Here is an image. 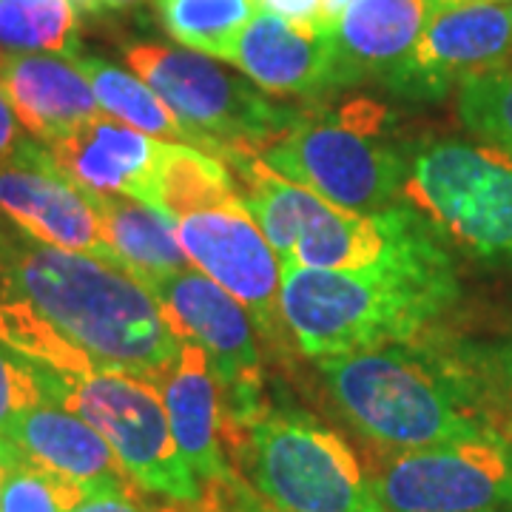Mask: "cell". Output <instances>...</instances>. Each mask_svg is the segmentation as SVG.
<instances>
[{"mask_svg": "<svg viewBox=\"0 0 512 512\" xmlns=\"http://www.w3.org/2000/svg\"><path fill=\"white\" fill-rule=\"evenodd\" d=\"M0 282L3 296L32 308L97 370L160 384L180 356L183 336L157 296L103 259L0 228Z\"/></svg>", "mask_w": 512, "mask_h": 512, "instance_id": "1", "label": "cell"}, {"mask_svg": "<svg viewBox=\"0 0 512 512\" xmlns=\"http://www.w3.org/2000/svg\"><path fill=\"white\" fill-rule=\"evenodd\" d=\"M458 274L439 231L359 271L282 268V316L311 359L416 342L456 305Z\"/></svg>", "mask_w": 512, "mask_h": 512, "instance_id": "2", "label": "cell"}, {"mask_svg": "<svg viewBox=\"0 0 512 512\" xmlns=\"http://www.w3.org/2000/svg\"><path fill=\"white\" fill-rule=\"evenodd\" d=\"M316 362L339 413L382 453L501 433L484 419L456 367L419 342H396Z\"/></svg>", "mask_w": 512, "mask_h": 512, "instance_id": "3", "label": "cell"}, {"mask_svg": "<svg viewBox=\"0 0 512 512\" xmlns=\"http://www.w3.org/2000/svg\"><path fill=\"white\" fill-rule=\"evenodd\" d=\"M254 493L282 512H384L370 476L336 430L296 407L265 410L225 439Z\"/></svg>", "mask_w": 512, "mask_h": 512, "instance_id": "4", "label": "cell"}, {"mask_svg": "<svg viewBox=\"0 0 512 512\" xmlns=\"http://www.w3.org/2000/svg\"><path fill=\"white\" fill-rule=\"evenodd\" d=\"M384 120L387 111L373 100H353L339 111L299 114L256 157L336 208L359 214L379 211L393 205L407 177V154L384 140Z\"/></svg>", "mask_w": 512, "mask_h": 512, "instance_id": "5", "label": "cell"}, {"mask_svg": "<svg viewBox=\"0 0 512 512\" xmlns=\"http://www.w3.org/2000/svg\"><path fill=\"white\" fill-rule=\"evenodd\" d=\"M35 373L46 399L77 413L109 441L137 490L174 504L200 501V481L174 441L160 384L126 370L63 373L35 365Z\"/></svg>", "mask_w": 512, "mask_h": 512, "instance_id": "6", "label": "cell"}, {"mask_svg": "<svg viewBox=\"0 0 512 512\" xmlns=\"http://www.w3.org/2000/svg\"><path fill=\"white\" fill-rule=\"evenodd\" d=\"M126 63L188 128L200 151L222 157L228 148L259 151L299 120L202 52L163 43H131Z\"/></svg>", "mask_w": 512, "mask_h": 512, "instance_id": "7", "label": "cell"}, {"mask_svg": "<svg viewBox=\"0 0 512 512\" xmlns=\"http://www.w3.org/2000/svg\"><path fill=\"white\" fill-rule=\"evenodd\" d=\"M402 194L439 234L478 256H512V157L461 140L407 160Z\"/></svg>", "mask_w": 512, "mask_h": 512, "instance_id": "8", "label": "cell"}, {"mask_svg": "<svg viewBox=\"0 0 512 512\" xmlns=\"http://www.w3.org/2000/svg\"><path fill=\"white\" fill-rule=\"evenodd\" d=\"M367 476L384 512L512 510V458L501 433L384 453Z\"/></svg>", "mask_w": 512, "mask_h": 512, "instance_id": "9", "label": "cell"}, {"mask_svg": "<svg viewBox=\"0 0 512 512\" xmlns=\"http://www.w3.org/2000/svg\"><path fill=\"white\" fill-rule=\"evenodd\" d=\"M143 285L157 296L174 330L205 350L214 379L220 384L225 439L239 433L265 410L262 359L248 311L214 279L191 268L151 276Z\"/></svg>", "mask_w": 512, "mask_h": 512, "instance_id": "10", "label": "cell"}, {"mask_svg": "<svg viewBox=\"0 0 512 512\" xmlns=\"http://www.w3.org/2000/svg\"><path fill=\"white\" fill-rule=\"evenodd\" d=\"M177 239L188 262L251 313L262 339L285 348V336L291 330L279 302L282 268L242 200L177 220Z\"/></svg>", "mask_w": 512, "mask_h": 512, "instance_id": "11", "label": "cell"}, {"mask_svg": "<svg viewBox=\"0 0 512 512\" xmlns=\"http://www.w3.org/2000/svg\"><path fill=\"white\" fill-rule=\"evenodd\" d=\"M0 214L26 237L117 268L89 194L57 165L49 146L23 140L0 157Z\"/></svg>", "mask_w": 512, "mask_h": 512, "instance_id": "12", "label": "cell"}, {"mask_svg": "<svg viewBox=\"0 0 512 512\" xmlns=\"http://www.w3.org/2000/svg\"><path fill=\"white\" fill-rule=\"evenodd\" d=\"M512 66V15L501 3H436L413 57L390 89L439 97L478 74Z\"/></svg>", "mask_w": 512, "mask_h": 512, "instance_id": "13", "label": "cell"}, {"mask_svg": "<svg viewBox=\"0 0 512 512\" xmlns=\"http://www.w3.org/2000/svg\"><path fill=\"white\" fill-rule=\"evenodd\" d=\"M259 89L271 94L319 97L339 89L330 26H299L259 9L225 57Z\"/></svg>", "mask_w": 512, "mask_h": 512, "instance_id": "14", "label": "cell"}, {"mask_svg": "<svg viewBox=\"0 0 512 512\" xmlns=\"http://www.w3.org/2000/svg\"><path fill=\"white\" fill-rule=\"evenodd\" d=\"M436 0H353L330 23L339 89L359 80L393 86L419 43Z\"/></svg>", "mask_w": 512, "mask_h": 512, "instance_id": "15", "label": "cell"}, {"mask_svg": "<svg viewBox=\"0 0 512 512\" xmlns=\"http://www.w3.org/2000/svg\"><path fill=\"white\" fill-rule=\"evenodd\" d=\"M430 231L436 228L413 205H387L359 214L328 202L299 237L288 268L359 271L399 254Z\"/></svg>", "mask_w": 512, "mask_h": 512, "instance_id": "16", "label": "cell"}, {"mask_svg": "<svg viewBox=\"0 0 512 512\" xmlns=\"http://www.w3.org/2000/svg\"><path fill=\"white\" fill-rule=\"evenodd\" d=\"M0 86L20 126L43 146L100 114L89 80L66 55H0Z\"/></svg>", "mask_w": 512, "mask_h": 512, "instance_id": "17", "label": "cell"}, {"mask_svg": "<svg viewBox=\"0 0 512 512\" xmlns=\"http://www.w3.org/2000/svg\"><path fill=\"white\" fill-rule=\"evenodd\" d=\"M160 390L171 433L191 473L200 484H225L234 476L228 456L222 453L225 407L208 356L197 342L183 339L180 356L168 367Z\"/></svg>", "mask_w": 512, "mask_h": 512, "instance_id": "18", "label": "cell"}, {"mask_svg": "<svg viewBox=\"0 0 512 512\" xmlns=\"http://www.w3.org/2000/svg\"><path fill=\"white\" fill-rule=\"evenodd\" d=\"M3 436L43 470L83 487L86 495L131 484L109 441L89 421L52 399H43L35 407L23 410L3 430Z\"/></svg>", "mask_w": 512, "mask_h": 512, "instance_id": "19", "label": "cell"}, {"mask_svg": "<svg viewBox=\"0 0 512 512\" xmlns=\"http://www.w3.org/2000/svg\"><path fill=\"white\" fill-rule=\"evenodd\" d=\"M160 143L163 140H154L100 111L94 120L52 143L49 151L83 191L140 200Z\"/></svg>", "mask_w": 512, "mask_h": 512, "instance_id": "20", "label": "cell"}, {"mask_svg": "<svg viewBox=\"0 0 512 512\" xmlns=\"http://www.w3.org/2000/svg\"><path fill=\"white\" fill-rule=\"evenodd\" d=\"M86 194L120 271L146 282L151 276L188 268V256L177 239V222L168 220L163 211L126 194Z\"/></svg>", "mask_w": 512, "mask_h": 512, "instance_id": "21", "label": "cell"}, {"mask_svg": "<svg viewBox=\"0 0 512 512\" xmlns=\"http://www.w3.org/2000/svg\"><path fill=\"white\" fill-rule=\"evenodd\" d=\"M140 202L177 222L194 211L239 202V188L220 157L183 143H160Z\"/></svg>", "mask_w": 512, "mask_h": 512, "instance_id": "22", "label": "cell"}, {"mask_svg": "<svg viewBox=\"0 0 512 512\" xmlns=\"http://www.w3.org/2000/svg\"><path fill=\"white\" fill-rule=\"evenodd\" d=\"M66 57L89 80L94 97H97V106H100L103 114L143 131L154 140L197 148V140L188 134V128L174 117V111L168 109L163 100L157 97V92L148 83H143L137 74L126 72V69L114 66L109 60L80 55V52H72Z\"/></svg>", "mask_w": 512, "mask_h": 512, "instance_id": "23", "label": "cell"}, {"mask_svg": "<svg viewBox=\"0 0 512 512\" xmlns=\"http://www.w3.org/2000/svg\"><path fill=\"white\" fill-rule=\"evenodd\" d=\"M165 32L180 46L208 57L231 55L245 26L262 9L259 0H157Z\"/></svg>", "mask_w": 512, "mask_h": 512, "instance_id": "24", "label": "cell"}, {"mask_svg": "<svg viewBox=\"0 0 512 512\" xmlns=\"http://www.w3.org/2000/svg\"><path fill=\"white\" fill-rule=\"evenodd\" d=\"M23 52H77L72 0H0V55Z\"/></svg>", "mask_w": 512, "mask_h": 512, "instance_id": "25", "label": "cell"}, {"mask_svg": "<svg viewBox=\"0 0 512 512\" xmlns=\"http://www.w3.org/2000/svg\"><path fill=\"white\" fill-rule=\"evenodd\" d=\"M458 117L473 134L512 157V66L461 83Z\"/></svg>", "mask_w": 512, "mask_h": 512, "instance_id": "26", "label": "cell"}, {"mask_svg": "<svg viewBox=\"0 0 512 512\" xmlns=\"http://www.w3.org/2000/svg\"><path fill=\"white\" fill-rule=\"evenodd\" d=\"M83 498V487L43 470L18 450L6 473L0 512H72Z\"/></svg>", "mask_w": 512, "mask_h": 512, "instance_id": "27", "label": "cell"}, {"mask_svg": "<svg viewBox=\"0 0 512 512\" xmlns=\"http://www.w3.org/2000/svg\"><path fill=\"white\" fill-rule=\"evenodd\" d=\"M43 399L46 396L37 382L35 365L15 350L0 345V436L23 410L35 407Z\"/></svg>", "mask_w": 512, "mask_h": 512, "instance_id": "28", "label": "cell"}, {"mask_svg": "<svg viewBox=\"0 0 512 512\" xmlns=\"http://www.w3.org/2000/svg\"><path fill=\"white\" fill-rule=\"evenodd\" d=\"M72 512H165L154 510L140 495L134 493V484H120V487H106L89 493Z\"/></svg>", "mask_w": 512, "mask_h": 512, "instance_id": "29", "label": "cell"}, {"mask_svg": "<svg viewBox=\"0 0 512 512\" xmlns=\"http://www.w3.org/2000/svg\"><path fill=\"white\" fill-rule=\"evenodd\" d=\"M262 9H271L279 18L299 23V26H325L322 6L325 0H259Z\"/></svg>", "mask_w": 512, "mask_h": 512, "instance_id": "30", "label": "cell"}, {"mask_svg": "<svg viewBox=\"0 0 512 512\" xmlns=\"http://www.w3.org/2000/svg\"><path fill=\"white\" fill-rule=\"evenodd\" d=\"M18 126L20 123L18 117H15V111H12V106H9V97H6L3 86H0V157L9 154L20 143Z\"/></svg>", "mask_w": 512, "mask_h": 512, "instance_id": "31", "label": "cell"}, {"mask_svg": "<svg viewBox=\"0 0 512 512\" xmlns=\"http://www.w3.org/2000/svg\"><path fill=\"white\" fill-rule=\"evenodd\" d=\"M225 487H228L231 495L237 498V510L234 512H282V510H276L274 504H268L265 498H259L254 490H248V487H245V481H239L237 476L228 478V481H225Z\"/></svg>", "mask_w": 512, "mask_h": 512, "instance_id": "32", "label": "cell"}, {"mask_svg": "<svg viewBox=\"0 0 512 512\" xmlns=\"http://www.w3.org/2000/svg\"><path fill=\"white\" fill-rule=\"evenodd\" d=\"M77 9L83 12H92V15H100V12H120V9H128V6H137L143 0H72Z\"/></svg>", "mask_w": 512, "mask_h": 512, "instance_id": "33", "label": "cell"}, {"mask_svg": "<svg viewBox=\"0 0 512 512\" xmlns=\"http://www.w3.org/2000/svg\"><path fill=\"white\" fill-rule=\"evenodd\" d=\"M15 453H18V447L6 439V436H0V504H3V484H6V473H9V464H12Z\"/></svg>", "mask_w": 512, "mask_h": 512, "instance_id": "34", "label": "cell"}, {"mask_svg": "<svg viewBox=\"0 0 512 512\" xmlns=\"http://www.w3.org/2000/svg\"><path fill=\"white\" fill-rule=\"evenodd\" d=\"M348 3H353V0H325V6H322V23L330 26L333 20L342 15V9H345Z\"/></svg>", "mask_w": 512, "mask_h": 512, "instance_id": "35", "label": "cell"}, {"mask_svg": "<svg viewBox=\"0 0 512 512\" xmlns=\"http://www.w3.org/2000/svg\"><path fill=\"white\" fill-rule=\"evenodd\" d=\"M504 373L510 376V382H512V345L504 350Z\"/></svg>", "mask_w": 512, "mask_h": 512, "instance_id": "36", "label": "cell"}, {"mask_svg": "<svg viewBox=\"0 0 512 512\" xmlns=\"http://www.w3.org/2000/svg\"><path fill=\"white\" fill-rule=\"evenodd\" d=\"M501 436H504V441H507V450H510V458H512V419L507 421V427L501 430Z\"/></svg>", "mask_w": 512, "mask_h": 512, "instance_id": "37", "label": "cell"}, {"mask_svg": "<svg viewBox=\"0 0 512 512\" xmlns=\"http://www.w3.org/2000/svg\"><path fill=\"white\" fill-rule=\"evenodd\" d=\"M436 3H504V0H436Z\"/></svg>", "mask_w": 512, "mask_h": 512, "instance_id": "38", "label": "cell"}, {"mask_svg": "<svg viewBox=\"0 0 512 512\" xmlns=\"http://www.w3.org/2000/svg\"><path fill=\"white\" fill-rule=\"evenodd\" d=\"M0 296H3V282H0Z\"/></svg>", "mask_w": 512, "mask_h": 512, "instance_id": "39", "label": "cell"}, {"mask_svg": "<svg viewBox=\"0 0 512 512\" xmlns=\"http://www.w3.org/2000/svg\"><path fill=\"white\" fill-rule=\"evenodd\" d=\"M510 15H512V6H510Z\"/></svg>", "mask_w": 512, "mask_h": 512, "instance_id": "40", "label": "cell"}, {"mask_svg": "<svg viewBox=\"0 0 512 512\" xmlns=\"http://www.w3.org/2000/svg\"><path fill=\"white\" fill-rule=\"evenodd\" d=\"M510 512H512V510H510Z\"/></svg>", "mask_w": 512, "mask_h": 512, "instance_id": "41", "label": "cell"}]
</instances>
